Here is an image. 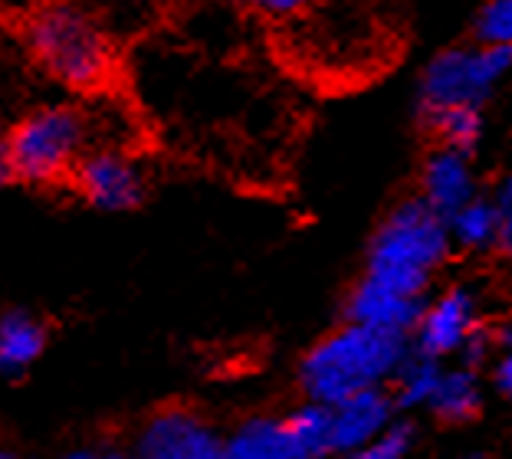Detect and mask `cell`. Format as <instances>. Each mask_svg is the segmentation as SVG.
I'll return each instance as SVG.
<instances>
[{"label":"cell","mask_w":512,"mask_h":459,"mask_svg":"<svg viewBox=\"0 0 512 459\" xmlns=\"http://www.w3.org/2000/svg\"><path fill=\"white\" fill-rule=\"evenodd\" d=\"M122 4H128V7H138V10H145V7H155V4H161V0H122Z\"/></svg>","instance_id":"cell-26"},{"label":"cell","mask_w":512,"mask_h":459,"mask_svg":"<svg viewBox=\"0 0 512 459\" xmlns=\"http://www.w3.org/2000/svg\"><path fill=\"white\" fill-rule=\"evenodd\" d=\"M86 115L73 105H46L27 115L7 138L14 178L27 184L60 181L86 145Z\"/></svg>","instance_id":"cell-4"},{"label":"cell","mask_w":512,"mask_h":459,"mask_svg":"<svg viewBox=\"0 0 512 459\" xmlns=\"http://www.w3.org/2000/svg\"><path fill=\"white\" fill-rule=\"evenodd\" d=\"M0 459H10V456H7V453H0Z\"/></svg>","instance_id":"cell-30"},{"label":"cell","mask_w":512,"mask_h":459,"mask_svg":"<svg viewBox=\"0 0 512 459\" xmlns=\"http://www.w3.org/2000/svg\"><path fill=\"white\" fill-rule=\"evenodd\" d=\"M411 427L398 423V427H384L371 443H365L362 450H355L352 459H404L411 450Z\"/></svg>","instance_id":"cell-20"},{"label":"cell","mask_w":512,"mask_h":459,"mask_svg":"<svg viewBox=\"0 0 512 459\" xmlns=\"http://www.w3.org/2000/svg\"><path fill=\"white\" fill-rule=\"evenodd\" d=\"M66 459H83V453H73V456H66Z\"/></svg>","instance_id":"cell-29"},{"label":"cell","mask_w":512,"mask_h":459,"mask_svg":"<svg viewBox=\"0 0 512 459\" xmlns=\"http://www.w3.org/2000/svg\"><path fill=\"white\" fill-rule=\"evenodd\" d=\"M496 243L503 246L506 253H512V178L496 191Z\"/></svg>","instance_id":"cell-21"},{"label":"cell","mask_w":512,"mask_h":459,"mask_svg":"<svg viewBox=\"0 0 512 459\" xmlns=\"http://www.w3.org/2000/svg\"><path fill=\"white\" fill-rule=\"evenodd\" d=\"M467 459H480V456H467Z\"/></svg>","instance_id":"cell-31"},{"label":"cell","mask_w":512,"mask_h":459,"mask_svg":"<svg viewBox=\"0 0 512 459\" xmlns=\"http://www.w3.org/2000/svg\"><path fill=\"white\" fill-rule=\"evenodd\" d=\"M142 459H224V443L191 410H161L142 437Z\"/></svg>","instance_id":"cell-7"},{"label":"cell","mask_w":512,"mask_h":459,"mask_svg":"<svg viewBox=\"0 0 512 459\" xmlns=\"http://www.w3.org/2000/svg\"><path fill=\"white\" fill-rule=\"evenodd\" d=\"M421 312H424V296H404V292L384 286L375 276H368L352 292V302H348V319L388 328V332H407V328H414Z\"/></svg>","instance_id":"cell-9"},{"label":"cell","mask_w":512,"mask_h":459,"mask_svg":"<svg viewBox=\"0 0 512 459\" xmlns=\"http://www.w3.org/2000/svg\"><path fill=\"white\" fill-rule=\"evenodd\" d=\"M224 459H296L286 437V423L279 420H247L227 440Z\"/></svg>","instance_id":"cell-13"},{"label":"cell","mask_w":512,"mask_h":459,"mask_svg":"<svg viewBox=\"0 0 512 459\" xmlns=\"http://www.w3.org/2000/svg\"><path fill=\"white\" fill-rule=\"evenodd\" d=\"M256 10H263L266 17H299L312 0H247Z\"/></svg>","instance_id":"cell-22"},{"label":"cell","mask_w":512,"mask_h":459,"mask_svg":"<svg viewBox=\"0 0 512 459\" xmlns=\"http://www.w3.org/2000/svg\"><path fill=\"white\" fill-rule=\"evenodd\" d=\"M391 423V400L378 387L348 394L332 404V453H355Z\"/></svg>","instance_id":"cell-8"},{"label":"cell","mask_w":512,"mask_h":459,"mask_svg":"<svg viewBox=\"0 0 512 459\" xmlns=\"http://www.w3.org/2000/svg\"><path fill=\"white\" fill-rule=\"evenodd\" d=\"M440 364L434 355H404V361L398 364L394 378H398V404L404 407H417V404H427L430 394L437 391V381H440Z\"/></svg>","instance_id":"cell-16"},{"label":"cell","mask_w":512,"mask_h":459,"mask_svg":"<svg viewBox=\"0 0 512 459\" xmlns=\"http://www.w3.org/2000/svg\"><path fill=\"white\" fill-rule=\"evenodd\" d=\"M7 181H14V164H10L7 141H0V187H4Z\"/></svg>","instance_id":"cell-25"},{"label":"cell","mask_w":512,"mask_h":459,"mask_svg":"<svg viewBox=\"0 0 512 459\" xmlns=\"http://www.w3.org/2000/svg\"><path fill=\"white\" fill-rule=\"evenodd\" d=\"M27 43L46 73L69 89L92 92L112 73L109 33L86 7L69 0H53L27 20Z\"/></svg>","instance_id":"cell-2"},{"label":"cell","mask_w":512,"mask_h":459,"mask_svg":"<svg viewBox=\"0 0 512 459\" xmlns=\"http://www.w3.org/2000/svg\"><path fill=\"white\" fill-rule=\"evenodd\" d=\"M450 237H457L463 246H490L496 243V207L486 204V200H467L457 214L447 223Z\"/></svg>","instance_id":"cell-17"},{"label":"cell","mask_w":512,"mask_h":459,"mask_svg":"<svg viewBox=\"0 0 512 459\" xmlns=\"http://www.w3.org/2000/svg\"><path fill=\"white\" fill-rule=\"evenodd\" d=\"M450 230L447 220L430 210L424 200H407L381 223L371 243L368 276L381 279L384 286L404 296H424L427 276L447 256Z\"/></svg>","instance_id":"cell-3"},{"label":"cell","mask_w":512,"mask_h":459,"mask_svg":"<svg viewBox=\"0 0 512 459\" xmlns=\"http://www.w3.org/2000/svg\"><path fill=\"white\" fill-rule=\"evenodd\" d=\"M434 122L440 128V135L457 151H470L476 141H480V132H483V122H480V112H476V105H457V109H447L434 115Z\"/></svg>","instance_id":"cell-18"},{"label":"cell","mask_w":512,"mask_h":459,"mask_svg":"<svg viewBox=\"0 0 512 459\" xmlns=\"http://www.w3.org/2000/svg\"><path fill=\"white\" fill-rule=\"evenodd\" d=\"M404 355V332L352 322L309 351L302 361V387L312 400L332 407L348 394L394 378Z\"/></svg>","instance_id":"cell-1"},{"label":"cell","mask_w":512,"mask_h":459,"mask_svg":"<svg viewBox=\"0 0 512 459\" xmlns=\"http://www.w3.org/2000/svg\"><path fill=\"white\" fill-rule=\"evenodd\" d=\"M424 194H427L424 204L430 210H437L444 220H450L467 200H473V174H470L467 158H463V151L444 148L427 161Z\"/></svg>","instance_id":"cell-11"},{"label":"cell","mask_w":512,"mask_h":459,"mask_svg":"<svg viewBox=\"0 0 512 459\" xmlns=\"http://www.w3.org/2000/svg\"><path fill=\"white\" fill-rule=\"evenodd\" d=\"M476 33L483 43L512 46V0H486L480 20H476Z\"/></svg>","instance_id":"cell-19"},{"label":"cell","mask_w":512,"mask_h":459,"mask_svg":"<svg viewBox=\"0 0 512 459\" xmlns=\"http://www.w3.org/2000/svg\"><path fill=\"white\" fill-rule=\"evenodd\" d=\"M83 459H125V456H115V453H106V456H92V453H83Z\"/></svg>","instance_id":"cell-28"},{"label":"cell","mask_w":512,"mask_h":459,"mask_svg":"<svg viewBox=\"0 0 512 459\" xmlns=\"http://www.w3.org/2000/svg\"><path fill=\"white\" fill-rule=\"evenodd\" d=\"M460 348H463V361H467V364H480L486 358V348H490V338L473 328V332L463 338Z\"/></svg>","instance_id":"cell-23"},{"label":"cell","mask_w":512,"mask_h":459,"mask_svg":"<svg viewBox=\"0 0 512 459\" xmlns=\"http://www.w3.org/2000/svg\"><path fill=\"white\" fill-rule=\"evenodd\" d=\"M496 387L503 394L512 397V351H509L503 361H499V368H496Z\"/></svg>","instance_id":"cell-24"},{"label":"cell","mask_w":512,"mask_h":459,"mask_svg":"<svg viewBox=\"0 0 512 459\" xmlns=\"http://www.w3.org/2000/svg\"><path fill=\"white\" fill-rule=\"evenodd\" d=\"M46 345L43 325L27 312H10L0 319V374H20L40 358Z\"/></svg>","instance_id":"cell-12"},{"label":"cell","mask_w":512,"mask_h":459,"mask_svg":"<svg viewBox=\"0 0 512 459\" xmlns=\"http://www.w3.org/2000/svg\"><path fill=\"white\" fill-rule=\"evenodd\" d=\"M286 437L296 459H319L332 453V407L312 400L286 420Z\"/></svg>","instance_id":"cell-14"},{"label":"cell","mask_w":512,"mask_h":459,"mask_svg":"<svg viewBox=\"0 0 512 459\" xmlns=\"http://www.w3.org/2000/svg\"><path fill=\"white\" fill-rule=\"evenodd\" d=\"M76 187L99 210H128L145 197L142 171L119 151H92L79 158Z\"/></svg>","instance_id":"cell-6"},{"label":"cell","mask_w":512,"mask_h":459,"mask_svg":"<svg viewBox=\"0 0 512 459\" xmlns=\"http://www.w3.org/2000/svg\"><path fill=\"white\" fill-rule=\"evenodd\" d=\"M427 404L444 420H467L476 414V407H480V387H476V378L470 371L440 374L437 391L430 394Z\"/></svg>","instance_id":"cell-15"},{"label":"cell","mask_w":512,"mask_h":459,"mask_svg":"<svg viewBox=\"0 0 512 459\" xmlns=\"http://www.w3.org/2000/svg\"><path fill=\"white\" fill-rule=\"evenodd\" d=\"M499 338H503V345L512 351V322H506V325H503V335H499Z\"/></svg>","instance_id":"cell-27"},{"label":"cell","mask_w":512,"mask_h":459,"mask_svg":"<svg viewBox=\"0 0 512 459\" xmlns=\"http://www.w3.org/2000/svg\"><path fill=\"white\" fill-rule=\"evenodd\" d=\"M473 332V299L470 292L453 289L444 299H437L417 319V335H421V351L427 355H450L463 345V338Z\"/></svg>","instance_id":"cell-10"},{"label":"cell","mask_w":512,"mask_h":459,"mask_svg":"<svg viewBox=\"0 0 512 459\" xmlns=\"http://www.w3.org/2000/svg\"><path fill=\"white\" fill-rule=\"evenodd\" d=\"M512 66V46L483 43V50H447L430 60L421 79V112L427 119L457 109L480 105Z\"/></svg>","instance_id":"cell-5"}]
</instances>
